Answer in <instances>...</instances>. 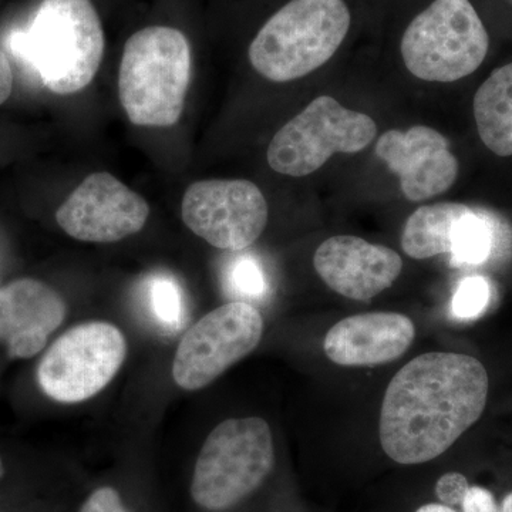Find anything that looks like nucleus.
I'll return each mask as SVG.
<instances>
[{"label":"nucleus","instance_id":"9d476101","mask_svg":"<svg viewBox=\"0 0 512 512\" xmlns=\"http://www.w3.org/2000/svg\"><path fill=\"white\" fill-rule=\"evenodd\" d=\"M264 194L248 180H205L191 184L181 218L195 235L214 248L242 251L261 237L268 224Z\"/></svg>","mask_w":512,"mask_h":512},{"label":"nucleus","instance_id":"dca6fc26","mask_svg":"<svg viewBox=\"0 0 512 512\" xmlns=\"http://www.w3.org/2000/svg\"><path fill=\"white\" fill-rule=\"evenodd\" d=\"M478 136L488 150L512 156V63L495 69L474 96Z\"/></svg>","mask_w":512,"mask_h":512},{"label":"nucleus","instance_id":"7ed1b4c3","mask_svg":"<svg viewBox=\"0 0 512 512\" xmlns=\"http://www.w3.org/2000/svg\"><path fill=\"white\" fill-rule=\"evenodd\" d=\"M191 47L167 26L138 30L124 46L119 97L128 120L140 127H171L184 111L191 82Z\"/></svg>","mask_w":512,"mask_h":512},{"label":"nucleus","instance_id":"423d86ee","mask_svg":"<svg viewBox=\"0 0 512 512\" xmlns=\"http://www.w3.org/2000/svg\"><path fill=\"white\" fill-rule=\"evenodd\" d=\"M490 37L470 0H434L404 32L407 70L424 82L451 83L476 72Z\"/></svg>","mask_w":512,"mask_h":512},{"label":"nucleus","instance_id":"f257e3e1","mask_svg":"<svg viewBox=\"0 0 512 512\" xmlns=\"http://www.w3.org/2000/svg\"><path fill=\"white\" fill-rule=\"evenodd\" d=\"M483 363L461 353L414 357L387 386L380 413L383 451L396 463L414 466L446 453L487 404Z\"/></svg>","mask_w":512,"mask_h":512},{"label":"nucleus","instance_id":"f8f14e48","mask_svg":"<svg viewBox=\"0 0 512 512\" xmlns=\"http://www.w3.org/2000/svg\"><path fill=\"white\" fill-rule=\"evenodd\" d=\"M375 153L399 177L407 200H430L456 183L457 158L447 138L434 128L414 126L407 131H387L377 140Z\"/></svg>","mask_w":512,"mask_h":512},{"label":"nucleus","instance_id":"4be33fe9","mask_svg":"<svg viewBox=\"0 0 512 512\" xmlns=\"http://www.w3.org/2000/svg\"><path fill=\"white\" fill-rule=\"evenodd\" d=\"M468 488L467 478L460 473H447L439 478L436 484V495L441 504L456 507L463 503Z\"/></svg>","mask_w":512,"mask_h":512},{"label":"nucleus","instance_id":"2eb2a0df","mask_svg":"<svg viewBox=\"0 0 512 512\" xmlns=\"http://www.w3.org/2000/svg\"><path fill=\"white\" fill-rule=\"evenodd\" d=\"M416 328L400 313L372 312L349 316L326 335L323 349L333 363L375 367L399 359L412 346Z\"/></svg>","mask_w":512,"mask_h":512},{"label":"nucleus","instance_id":"bb28decb","mask_svg":"<svg viewBox=\"0 0 512 512\" xmlns=\"http://www.w3.org/2000/svg\"><path fill=\"white\" fill-rule=\"evenodd\" d=\"M500 512H512V493L508 494L507 497L504 498Z\"/></svg>","mask_w":512,"mask_h":512},{"label":"nucleus","instance_id":"cd10ccee","mask_svg":"<svg viewBox=\"0 0 512 512\" xmlns=\"http://www.w3.org/2000/svg\"><path fill=\"white\" fill-rule=\"evenodd\" d=\"M5 474V464H3L2 456H0V478Z\"/></svg>","mask_w":512,"mask_h":512},{"label":"nucleus","instance_id":"393cba45","mask_svg":"<svg viewBox=\"0 0 512 512\" xmlns=\"http://www.w3.org/2000/svg\"><path fill=\"white\" fill-rule=\"evenodd\" d=\"M13 72L8 56L0 50V104L5 103L12 94Z\"/></svg>","mask_w":512,"mask_h":512},{"label":"nucleus","instance_id":"f3484780","mask_svg":"<svg viewBox=\"0 0 512 512\" xmlns=\"http://www.w3.org/2000/svg\"><path fill=\"white\" fill-rule=\"evenodd\" d=\"M470 207L456 202L424 205L413 212L404 225L402 248L414 259L451 254L458 228Z\"/></svg>","mask_w":512,"mask_h":512},{"label":"nucleus","instance_id":"6e6552de","mask_svg":"<svg viewBox=\"0 0 512 512\" xmlns=\"http://www.w3.org/2000/svg\"><path fill=\"white\" fill-rule=\"evenodd\" d=\"M126 356V338L117 326L83 323L46 350L37 366V383L53 402H86L116 377Z\"/></svg>","mask_w":512,"mask_h":512},{"label":"nucleus","instance_id":"0eeeda50","mask_svg":"<svg viewBox=\"0 0 512 512\" xmlns=\"http://www.w3.org/2000/svg\"><path fill=\"white\" fill-rule=\"evenodd\" d=\"M376 136L372 117L346 109L333 97L320 96L275 134L266 157L276 173L306 177L333 154L365 150Z\"/></svg>","mask_w":512,"mask_h":512},{"label":"nucleus","instance_id":"20e7f679","mask_svg":"<svg viewBox=\"0 0 512 512\" xmlns=\"http://www.w3.org/2000/svg\"><path fill=\"white\" fill-rule=\"evenodd\" d=\"M350 23L345 0H291L252 40L249 62L271 82L302 79L332 59Z\"/></svg>","mask_w":512,"mask_h":512},{"label":"nucleus","instance_id":"9b49d317","mask_svg":"<svg viewBox=\"0 0 512 512\" xmlns=\"http://www.w3.org/2000/svg\"><path fill=\"white\" fill-rule=\"evenodd\" d=\"M150 215L147 201L109 173L84 178L56 212L59 227L83 242L110 244L137 234Z\"/></svg>","mask_w":512,"mask_h":512},{"label":"nucleus","instance_id":"b1692460","mask_svg":"<svg viewBox=\"0 0 512 512\" xmlns=\"http://www.w3.org/2000/svg\"><path fill=\"white\" fill-rule=\"evenodd\" d=\"M461 507L464 512H500L494 495L478 485L468 488Z\"/></svg>","mask_w":512,"mask_h":512},{"label":"nucleus","instance_id":"a878e982","mask_svg":"<svg viewBox=\"0 0 512 512\" xmlns=\"http://www.w3.org/2000/svg\"><path fill=\"white\" fill-rule=\"evenodd\" d=\"M416 512H457L453 507L444 504H426L420 507Z\"/></svg>","mask_w":512,"mask_h":512},{"label":"nucleus","instance_id":"4468645a","mask_svg":"<svg viewBox=\"0 0 512 512\" xmlns=\"http://www.w3.org/2000/svg\"><path fill=\"white\" fill-rule=\"evenodd\" d=\"M66 315V302L45 282L22 278L0 286V342L10 359L39 355Z\"/></svg>","mask_w":512,"mask_h":512},{"label":"nucleus","instance_id":"5701e85b","mask_svg":"<svg viewBox=\"0 0 512 512\" xmlns=\"http://www.w3.org/2000/svg\"><path fill=\"white\" fill-rule=\"evenodd\" d=\"M80 512H128L119 493L111 487H101L94 491L86 503L83 504Z\"/></svg>","mask_w":512,"mask_h":512},{"label":"nucleus","instance_id":"6ab92c4d","mask_svg":"<svg viewBox=\"0 0 512 512\" xmlns=\"http://www.w3.org/2000/svg\"><path fill=\"white\" fill-rule=\"evenodd\" d=\"M151 312L168 329H178L184 323V301L180 285L168 276H156L148 286Z\"/></svg>","mask_w":512,"mask_h":512},{"label":"nucleus","instance_id":"aec40b11","mask_svg":"<svg viewBox=\"0 0 512 512\" xmlns=\"http://www.w3.org/2000/svg\"><path fill=\"white\" fill-rule=\"evenodd\" d=\"M491 301V285L484 276H468L454 292L451 311L461 320L476 319L487 311Z\"/></svg>","mask_w":512,"mask_h":512},{"label":"nucleus","instance_id":"1a4fd4ad","mask_svg":"<svg viewBox=\"0 0 512 512\" xmlns=\"http://www.w3.org/2000/svg\"><path fill=\"white\" fill-rule=\"evenodd\" d=\"M264 335V319L244 301L214 309L188 329L178 345L173 379L188 392L204 389L229 367L254 352Z\"/></svg>","mask_w":512,"mask_h":512},{"label":"nucleus","instance_id":"412c9836","mask_svg":"<svg viewBox=\"0 0 512 512\" xmlns=\"http://www.w3.org/2000/svg\"><path fill=\"white\" fill-rule=\"evenodd\" d=\"M227 281L229 288L244 298L258 299L266 291V279L261 265L251 256H241L229 266Z\"/></svg>","mask_w":512,"mask_h":512},{"label":"nucleus","instance_id":"a211bd4d","mask_svg":"<svg viewBox=\"0 0 512 512\" xmlns=\"http://www.w3.org/2000/svg\"><path fill=\"white\" fill-rule=\"evenodd\" d=\"M497 242V224L487 214L471 210L461 221L456 242L451 251V265L476 266L485 264Z\"/></svg>","mask_w":512,"mask_h":512},{"label":"nucleus","instance_id":"f03ea898","mask_svg":"<svg viewBox=\"0 0 512 512\" xmlns=\"http://www.w3.org/2000/svg\"><path fill=\"white\" fill-rule=\"evenodd\" d=\"M13 53L49 92H82L99 72L104 33L92 0H43L28 28L12 35Z\"/></svg>","mask_w":512,"mask_h":512},{"label":"nucleus","instance_id":"39448f33","mask_svg":"<svg viewBox=\"0 0 512 512\" xmlns=\"http://www.w3.org/2000/svg\"><path fill=\"white\" fill-rule=\"evenodd\" d=\"M274 466V440L264 419L222 421L202 444L192 498L205 510H228L261 487Z\"/></svg>","mask_w":512,"mask_h":512},{"label":"nucleus","instance_id":"ddd939ff","mask_svg":"<svg viewBox=\"0 0 512 512\" xmlns=\"http://www.w3.org/2000/svg\"><path fill=\"white\" fill-rule=\"evenodd\" d=\"M313 265L332 291L365 302L394 284L402 272L403 261L392 248L340 235L326 239L316 249Z\"/></svg>","mask_w":512,"mask_h":512}]
</instances>
